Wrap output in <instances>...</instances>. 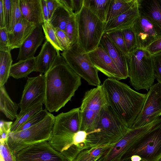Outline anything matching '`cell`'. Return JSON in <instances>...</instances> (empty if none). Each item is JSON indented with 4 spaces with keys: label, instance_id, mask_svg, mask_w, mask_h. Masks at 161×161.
Returning <instances> with one entry per match:
<instances>
[{
    "label": "cell",
    "instance_id": "6da1fadb",
    "mask_svg": "<svg viewBox=\"0 0 161 161\" xmlns=\"http://www.w3.org/2000/svg\"><path fill=\"white\" fill-rule=\"evenodd\" d=\"M59 52L52 67L44 74V104L50 113L57 112L71 100L81 84V78L72 69Z\"/></svg>",
    "mask_w": 161,
    "mask_h": 161
},
{
    "label": "cell",
    "instance_id": "7a4b0ae2",
    "mask_svg": "<svg viewBox=\"0 0 161 161\" xmlns=\"http://www.w3.org/2000/svg\"><path fill=\"white\" fill-rule=\"evenodd\" d=\"M108 105L129 128L140 112L146 94L138 92L126 84L110 78L101 85Z\"/></svg>",
    "mask_w": 161,
    "mask_h": 161
},
{
    "label": "cell",
    "instance_id": "3957f363",
    "mask_svg": "<svg viewBox=\"0 0 161 161\" xmlns=\"http://www.w3.org/2000/svg\"><path fill=\"white\" fill-rule=\"evenodd\" d=\"M81 122L80 108L55 116L51 136L48 141L49 144L62 154L76 149L78 146L76 134L80 130Z\"/></svg>",
    "mask_w": 161,
    "mask_h": 161
},
{
    "label": "cell",
    "instance_id": "277c9868",
    "mask_svg": "<svg viewBox=\"0 0 161 161\" xmlns=\"http://www.w3.org/2000/svg\"><path fill=\"white\" fill-rule=\"evenodd\" d=\"M129 129L108 103L92 130L87 133L86 149L104 145L114 144Z\"/></svg>",
    "mask_w": 161,
    "mask_h": 161
},
{
    "label": "cell",
    "instance_id": "5b68a950",
    "mask_svg": "<svg viewBox=\"0 0 161 161\" xmlns=\"http://www.w3.org/2000/svg\"><path fill=\"white\" fill-rule=\"evenodd\" d=\"M126 57L130 85L137 90L148 91L155 79L152 55L145 49L137 48Z\"/></svg>",
    "mask_w": 161,
    "mask_h": 161
},
{
    "label": "cell",
    "instance_id": "8992f818",
    "mask_svg": "<svg viewBox=\"0 0 161 161\" xmlns=\"http://www.w3.org/2000/svg\"><path fill=\"white\" fill-rule=\"evenodd\" d=\"M55 116L49 113L42 121L25 130L10 132L8 146L15 155L21 150L38 143L48 141L51 137Z\"/></svg>",
    "mask_w": 161,
    "mask_h": 161
},
{
    "label": "cell",
    "instance_id": "52a82bcc",
    "mask_svg": "<svg viewBox=\"0 0 161 161\" xmlns=\"http://www.w3.org/2000/svg\"><path fill=\"white\" fill-rule=\"evenodd\" d=\"M76 17L78 29V43L89 53L98 46L104 32L105 24L84 5Z\"/></svg>",
    "mask_w": 161,
    "mask_h": 161
},
{
    "label": "cell",
    "instance_id": "ba28073f",
    "mask_svg": "<svg viewBox=\"0 0 161 161\" xmlns=\"http://www.w3.org/2000/svg\"><path fill=\"white\" fill-rule=\"evenodd\" d=\"M72 69L90 85H101L98 71L93 65L88 53L78 42L61 54Z\"/></svg>",
    "mask_w": 161,
    "mask_h": 161
},
{
    "label": "cell",
    "instance_id": "9c48e42d",
    "mask_svg": "<svg viewBox=\"0 0 161 161\" xmlns=\"http://www.w3.org/2000/svg\"><path fill=\"white\" fill-rule=\"evenodd\" d=\"M134 155L140 156L143 161H157L161 157V123L137 139L121 161L130 160Z\"/></svg>",
    "mask_w": 161,
    "mask_h": 161
},
{
    "label": "cell",
    "instance_id": "30bf717a",
    "mask_svg": "<svg viewBox=\"0 0 161 161\" xmlns=\"http://www.w3.org/2000/svg\"><path fill=\"white\" fill-rule=\"evenodd\" d=\"M107 104L101 85L86 91L80 108L81 117L80 130L87 133L91 131Z\"/></svg>",
    "mask_w": 161,
    "mask_h": 161
},
{
    "label": "cell",
    "instance_id": "8fae6325",
    "mask_svg": "<svg viewBox=\"0 0 161 161\" xmlns=\"http://www.w3.org/2000/svg\"><path fill=\"white\" fill-rule=\"evenodd\" d=\"M161 123L159 118L152 123L136 128H130L114 145L107 149L97 161H121L124 155L139 138Z\"/></svg>",
    "mask_w": 161,
    "mask_h": 161
},
{
    "label": "cell",
    "instance_id": "7c38bea8",
    "mask_svg": "<svg viewBox=\"0 0 161 161\" xmlns=\"http://www.w3.org/2000/svg\"><path fill=\"white\" fill-rule=\"evenodd\" d=\"M161 115V84H154L146 94L141 110L130 128L142 127L153 122Z\"/></svg>",
    "mask_w": 161,
    "mask_h": 161
},
{
    "label": "cell",
    "instance_id": "4fadbf2b",
    "mask_svg": "<svg viewBox=\"0 0 161 161\" xmlns=\"http://www.w3.org/2000/svg\"><path fill=\"white\" fill-rule=\"evenodd\" d=\"M46 84L44 74L28 77L19 104L22 112L39 103H44Z\"/></svg>",
    "mask_w": 161,
    "mask_h": 161
},
{
    "label": "cell",
    "instance_id": "5bb4252c",
    "mask_svg": "<svg viewBox=\"0 0 161 161\" xmlns=\"http://www.w3.org/2000/svg\"><path fill=\"white\" fill-rule=\"evenodd\" d=\"M15 156L16 161H68L60 152L54 149L48 141L25 148Z\"/></svg>",
    "mask_w": 161,
    "mask_h": 161
},
{
    "label": "cell",
    "instance_id": "9a60e30c",
    "mask_svg": "<svg viewBox=\"0 0 161 161\" xmlns=\"http://www.w3.org/2000/svg\"><path fill=\"white\" fill-rule=\"evenodd\" d=\"M138 48L145 49L151 42L161 36V31L149 19L139 14L133 25Z\"/></svg>",
    "mask_w": 161,
    "mask_h": 161
},
{
    "label": "cell",
    "instance_id": "2e32d148",
    "mask_svg": "<svg viewBox=\"0 0 161 161\" xmlns=\"http://www.w3.org/2000/svg\"><path fill=\"white\" fill-rule=\"evenodd\" d=\"M88 53L93 65L98 71L108 78L118 80L124 79L114 62L100 45Z\"/></svg>",
    "mask_w": 161,
    "mask_h": 161
},
{
    "label": "cell",
    "instance_id": "e0dca14e",
    "mask_svg": "<svg viewBox=\"0 0 161 161\" xmlns=\"http://www.w3.org/2000/svg\"><path fill=\"white\" fill-rule=\"evenodd\" d=\"M42 25L36 26L19 48L17 58L19 61L35 57L36 51L45 39Z\"/></svg>",
    "mask_w": 161,
    "mask_h": 161
},
{
    "label": "cell",
    "instance_id": "ac0fdd59",
    "mask_svg": "<svg viewBox=\"0 0 161 161\" xmlns=\"http://www.w3.org/2000/svg\"><path fill=\"white\" fill-rule=\"evenodd\" d=\"M99 45L104 49L109 56L124 79L128 77L127 65L125 56L112 43L105 32L102 36Z\"/></svg>",
    "mask_w": 161,
    "mask_h": 161
},
{
    "label": "cell",
    "instance_id": "d6986e66",
    "mask_svg": "<svg viewBox=\"0 0 161 161\" xmlns=\"http://www.w3.org/2000/svg\"><path fill=\"white\" fill-rule=\"evenodd\" d=\"M35 25L22 18L14 26L10 32H8L9 50L20 47L25 40L36 27Z\"/></svg>",
    "mask_w": 161,
    "mask_h": 161
},
{
    "label": "cell",
    "instance_id": "ffe728a7",
    "mask_svg": "<svg viewBox=\"0 0 161 161\" xmlns=\"http://www.w3.org/2000/svg\"><path fill=\"white\" fill-rule=\"evenodd\" d=\"M139 15L137 0L127 11L105 24L104 32L122 29L132 26Z\"/></svg>",
    "mask_w": 161,
    "mask_h": 161
},
{
    "label": "cell",
    "instance_id": "44dd1931",
    "mask_svg": "<svg viewBox=\"0 0 161 161\" xmlns=\"http://www.w3.org/2000/svg\"><path fill=\"white\" fill-rule=\"evenodd\" d=\"M58 51L48 42L46 40L41 50L36 57L35 71L41 74H46L51 68L57 56Z\"/></svg>",
    "mask_w": 161,
    "mask_h": 161
},
{
    "label": "cell",
    "instance_id": "7402d4cb",
    "mask_svg": "<svg viewBox=\"0 0 161 161\" xmlns=\"http://www.w3.org/2000/svg\"><path fill=\"white\" fill-rule=\"evenodd\" d=\"M19 5L24 19L36 26L44 23L40 0H19Z\"/></svg>",
    "mask_w": 161,
    "mask_h": 161
},
{
    "label": "cell",
    "instance_id": "603a6c76",
    "mask_svg": "<svg viewBox=\"0 0 161 161\" xmlns=\"http://www.w3.org/2000/svg\"><path fill=\"white\" fill-rule=\"evenodd\" d=\"M139 14L146 17L161 31V0H137Z\"/></svg>",
    "mask_w": 161,
    "mask_h": 161
},
{
    "label": "cell",
    "instance_id": "cb8c5ba5",
    "mask_svg": "<svg viewBox=\"0 0 161 161\" xmlns=\"http://www.w3.org/2000/svg\"><path fill=\"white\" fill-rule=\"evenodd\" d=\"M36 63V57L19 61L12 65L9 77L16 79L26 77L31 72L35 71Z\"/></svg>",
    "mask_w": 161,
    "mask_h": 161
},
{
    "label": "cell",
    "instance_id": "d4e9b609",
    "mask_svg": "<svg viewBox=\"0 0 161 161\" xmlns=\"http://www.w3.org/2000/svg\"><path fill=\"white\" fill-rule=\"evenodd\" d=\"M19 106L11 99L4 86H0V110L6 117L11 120L16 119Z\"/></svg>",
    "mask_w": 161,
    "mask_h": 161
},
{
    "label": "cell",
    "instance_id": "484cf974",
    "mask_svg": "<svg viewBox=\"0 0 161 161\" xmlns=\"http://www.w3.org/2000/svg\"><path fill=\"white\" fill-rule=\"evenodd\" d=\"M58 0L59 4L49 22L55 30L59 29L65 32L68 22L75 14L70 12Z\"/></svg>",
    "mask_w": 161,
    "mask_h": 161
},
{
    "label": "cell",
    "instance_id": "4316f807",
    "mask_svg": "<svg viewBox=\"0 0 161 161\" xmlns=\"http://www.w3.org/2000/svg\"><path fill=\"white\" fill-rule=\"evenodd\" d=\"M136 0H111L105 23L129 10Z\"/></svg>",
    "mask_w": 161,
    "mask_h": 161
},
{
    "label": "cell",
    "instance_id": "83f0119b",
    "mask_svg": "<svg viewBox=\"0 0 161 161\" xmlns=\"http://www.w3.org/2000/svg\"><path fill=\"white\" fill-rule=\"evenodd\" d=\"M111 0H84V5L105 24Z\"/></svg>",
    "mask_w": 161,
    "mask_h": 161
},
{
    "label": "cell",
    "instance_id": "f1b7e54d",
    "mask_svg": "<svg viewBox=\"0 0 161 161\" xmlns=\"http://www.w3.org/2000/svg\"><path fill=\"white\" fill-rule=\"evenodd\" d=\"M114 145H104L84 149L79 153L74 161H97L107 149Z\"/></svg>",
    "mask_w": 161,
    "mask_h": 161
},
{
    "label": "cell",
    "instance_id": "f546056e",
    "mask_svg": "<svg viewBox=\"0 0 161 161\" xmlns=\"http://www.w3.org/2000/svg\"><path fill=\"white\" fill-rule=\"evenodd\" d=\"M43 103L36 104L22 112H19L15 121L13 123L11 132L16 131L36 113L42 109Z\"/></svg>",
    "mask_w": 161,
    "mask_h": 161
},
{
    "label": "cell",
    "instance_id": "4dcf8cb0",
    "mask_svg": "<svg viewBox=\"0 0 161 161\" xmlns=\"http://www.w3.org/2000/svg\"><path fill=\"white\" fill-rule=\"evenodd\" d=\"M12 62L10 51H0V86L7 81Z\"/></svg>",
    "mask_w": 161,
    "mask_h": 161
},
{
    "label": "cell",
    "instance_id": "1f68e13d",
    "mask_svg": "<svg viewBox=\"0 0 161 161\" xmlns=\"http://www.w3.org/2000/svg\"><path fill=\"white\" fill-rule=\"evenodd\" d=\"M122 31L129 55L138 48L136 38L133 25L122 29Z\"/></svg>",
    "mask_w": 161,
    "mask_h": 161
},
{
    "label": "cell",
    "instance_id": "d6a6232c",
    "mask_svg": "<svg viewBox=\"0 0 161 161\" xmlns=\"http://www.w3.org/2000/svg\"><path fill=\"white\" fill-rule=\"evenodd\" d=\"M42 27L46 40L58 51H64L58 41L55 31L49 22L45 21L42 25Z\"/></svg>",
    "mask_w": 161,
    "mask_h": 161
},
{
    "label": "cell",
    "instance_id": "836d02e7",
    "mask_svg": "<svg viewBox=\"0 0 161 161\" xmlns=\"http://www.w3.org/2000/svg\"><path fill=\"white\" fill-rule=\"evenodd\" d=\"M71 43V46L78 42V29L76 15L72 14L68 22L65 31Z\"/></svg>",
    "mask_w": 161,
    "mask_h": 161
},
{
    "label": "cell",
    "instance_id": "e575fe53",
    "mask_svg": "<svg viewBox=\"0 0 161 161\" xmlns=\"http://www.w3.org/2000/svg\"><path fill=\"white\" fill-rule=\"evenodd\" d=\"M112 43L125 55L128 56L122 30H114L104 32Z\"/></svg>",
    "mask_w": 161,
    "mask_h": 161
},
{
    "label": "cell",
    "instance_id": "d590c367",
    "mask_svg": "<svg viewBox=\"0 0 161 161\" xmlns=\"http://www.w3.org/2000/svg\"><path fill=\"white\" fill-rule=\"evenodd\" d=\"M12 15L9 31L13 29L15 25L23 18L19 5V0H11Z\"/></svg>",
    "mask_w": 161,
    "mask_h": 161
},
{
    "label": "cell",
    "instance_id": "8d00e7d4",
    "mask_svg": "<svg viewBox=\"0 0 161 161\" xmlns=\"http://www.w3.org/2000/svg\"><path fill=\"white\" fill-rule=\"evenodd\" d=\"M49 113L46 109H42L34 115L16 131L25 130L39 123L45 119Z\"/></svg>",
    "mask_w": 161,
    "mask_h": 161
},
{
    "label": "cell",
    "instance_id": "74e56055",
    "mask_svg": "<svg viewBox=\"0 0 161 161\" xmlns=\"http://www.w3.org/2000/svg\"><path fill=\"white\" fill-rule=\"evenodd\" d=\"M3 1L5 27L8 32L9 31L11 20V0Z\"/></svg>",
    "mask_w": 161,
    "mask_h": 161
},
{
    "label": "cell",
    "instance_id": "f35d334b",
    "mask_svg": "<svg viewBox=\"0 0 161 161\" xmlns=\"http://www.w3.org/2000/svg\"><path fill=\"white\" fill-rule=\"evenodd\" d=\"M55 30L58 41L64 51L70 48L71 47V43L66 32L58 29Z\"/></svg>",
    "mask_w": 161,
    "mask_h": 161
},
{
    "label": "cell",
    "instance_id": "ab89813d",
    "mask_svg": "<svg viewBox=\"0 0 161 161\" xmlns=\"http://www.w3.org/2000/svg\"><path fill=\"white\" fill-rule=\"evenodd\" d=\"M152 57L155 79L161 84V52L152 55Z\"/></svg>",
    "mask_w": 161,
    "mask_h": 161
},
{
    "label": "cell",
    "instance_id": "60d3db41",
    "mask_svg": "<svg viewBox=\"0 0 161 161\" xmlns=\"http://www.w3.org/2000/svg\"><path fill=\"white\" fill-rule=\"evenodd\" d=\"M0 154L5 161H16L15 156L12 153L7 143L0 142Z\"/></svg>",
    "mask_w": 161,
    "mask_h": 161
},
{
    "label": "cell",
    "instance_id": "b9f144b4",
    "mask_svg": "<svg viewBox=\"0 0 161 161\" xmlns=\"http://www.w3.org/2000/svg\"><path fill=\"white\" fill-rule=\"evenodd\" d=\"M12 121H1L0 125V142H4L7 141L8 135L10 132Z\"/></svg>",
    "mask_w": 161,
    "mask_h": 161
},
{
    "label": "cell",
    "instance_id": "7bdbcfd3",
    "mask_svg": "<svg viewBox=\"0 0 161 161\" xmlns=\"http://www.w3.org/2000/svg\"><path fill=\"white\" fill-rule=\"evenodd\" d=\"M8 41L7 29L5 27L0 28V51H10L8 48Z\"/></svg>",
    "mask_w": 161,
    "mask_h": 161
},
{
    "label": "cell",
    "instance_id": "ee69618b",
    "mask_svg": "<svg viewBox=\"0 0 161 161\" xmlns=\"http://www.w3.org/2000/svg\"><path fill=\"white\" fill-rule=\"evenodd\" d=\"M145 49L152 55L161 52V36L151 42Z\"/></svg>",
    "mask_w": 161,
    "mask_h": 161
},
{
    "label": "cell",
    "instance_id": "f6af8a7d",
    "mask_svg": "<svg viewBox=\"0 0 161 161\" xmlns=\"http://www.w3.org/2000/svg\"><path fill=\"white\" fill-rule=\"evenodd\" d=\"M46 2L49 12V21L55 10L58 6L59 2L58 0H46Z\"/></svg>",
    "mask_w": 161,
    "mask_h": 161
},
{
    "label": "cell",
    "instance_id": "bcb514c9",
    "mask_svg": "<svg viewBox=\"0 0 161 161\" xmlns=\"http://www.w3.org/2000/svg\"><path fill=\"white\" fill-rule=\"evenodd\" d=\"M74 12L76 15L81 11L84 5V0H72Z\"/></svg>",
    "mask_w": 161,
    "mask_h": 161
},
{
    "label": "cell",
    "instance_id": "7dc6e473",
    "mask_svg": "<svg viewBox=\"0 0 161 161\" xmlns=\"http://www.w3.org/2000/svg\"><path fill=\"white\" fill-rule=\"evenodd\" d=\"M40 2L44 22H49V12L47 6L46 0H40Z\"/></svg>",
    "mask_w": 161,
    "mask_h": 161
},
{
    "label": "cell",
    "instance_id": "c3c4849f",
    "mask_svg": "<svg viewBox=\"0 0 161 161\" xmlns=\"http://www.w3.org/2000/svg\"><path fill=\"white\" fill-rule=\"evenodd\" d=\"M5 27L3 0H0V28Z\"/></svg>",
    "mask_w": 161,
    "mask_h": 161
},
{
    "label": "cell",
    "instance_id": "681fc988",
    "mask_svg": "<svg viewBox=\"0 0 161 161\" xmlns=\"http://www.w3.org/2000/svg\"><path fill=\"white\" fill-rule=\"evenodd\" d=\"M59 1L70 12L74 13L72 0H59Z\"/></svg>",
    "mask_w": 161,
    "mask_h": 161
},
{
    "label": "cell",
    "instance_id": "f907efd6",
    "mask_svg": "<svg viewBox=\"0 0 161 161\" xmlns=\"http://www.w3.org/2000/svg\"><path fill=\"white\" fill-rule=\"evenodd\" d=\"M131 161H142L141 158L137 155H134L132 156L130 159Z\"/></svg>",
    "mask_w": 161,
    "mask_h": 161
},
{
    "label": "cell",
    "instance_id": "816d5d0a",
    "mask_svg": "<svg viewBox=\"0 0 161 161\" xmlns=\"http://www.w3.org/2000/svg\"><path fill=\"white\" fill-rule=\"evenodd\" d=\"M0 161H5L3 157L1 155L0 156Z\"/></svg>",
    "mask_w": 161,
    "mask_h": 161
},
{
    "label": "cell",
    "instance_id": "f5cc1de1",
    "mask_svg": "<svg viewBox=\"0 0 161 161\" xmlns=\"http://www.w3.org/2000/svg\"><path fill=\"white\" fill-rule=\"evenodd\" d=\"M157 161H161V157L158 159Z\"/></svg>",
    "mask_w": 161,
    "mask_h": 161
},
{
    "label": "cell",
    "instance_id": "db71d44e",
    "mask_svg": "<svg viewBox=\"0 0 161 161\" xmlns=\"http://www.w3.org/2000/svg\"><path fill=\"white\" fill-rule=\"evenodd\" d=\"M124 161H131V160L130 159V160H128ZM142 161H143L142 160Z\"/></svg>",
    "mask_w": 161,
    "mask_h": 161
}]
</instances>
